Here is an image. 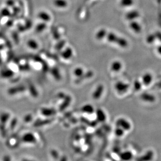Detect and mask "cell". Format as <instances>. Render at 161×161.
<instances>
[{
    "mask_svg": "<svg viewBox=\"0 0 161 161\" xmlns=\"http://www.w3.org/2000/svg\"><path fill=\"white\" fill-rule=\"evenodd\" d=\"M21 141L25 144H34L37 142V138L34 133H27L22 136Z\"/></svg>",
    "mask_w": 161,
    "mask_h": 161,
    "instance_id": "1",
    "label": "cell"
},
{
    "mask_svg": "<svg viewBox=\"0 0 161 161\" xmlns=\"http://www.w3.org/2000/svg\"><path fill=\"white\" fill-rule=\"evenodd\" d=\"M117 126L123 128L125 131H129L131 128V125L128 120L124 118H119L116 122Z\"/></svg>",
    "mask_w": 161,
    "mask_h": 161,
    "instance_id": "2",
    "label": "cell"
},
{
    "mask_svg": "<svg viewBox=\"0 0 161 161\" xmlns=\"http://www.w3.org/2000/svg\"><path fill=\"white\" fill-rule=\"evenodd\" d=\"M129 88V85L123 82H118L115 85L116 91L119 94L126 93Z\"/></svg>",
    "mask_w": 161,
    "mask_h": 161,
    "instance_id": "3",
    "label": "cell"
},
{
    "mask_svg": "<svg viewBox=\"0 0 161 161\" xmlns=\"http://www.w3.org/2000/svg\"><path fill=\"white\" fill-rule=\"evenodd\" d=\"M104 87L103 85L100 84L97 86L94 93H93L92 97L94 100H99L103 93Z\"/></svg>",
    "mask_w": 161,
    "mask_h": 161,
    "instance_id": "4",
    "label": "cell"
},
{
    "mask_svg": "<svg viewBox=\"0 0 161 161\" xmlns=\"http://www.w3.org/2000/svg\"><path fill=\"white\" fill-rule=\"evenodd\" d=\"M56 110L52 108L43 107L41 109V113L43 116L46 117L53 116L56 114Z\"/></svg>",
    "mask_w": 161,
    "mask_h": 161,
    "instance_id": "5",
    "label": "cell"
},
{
    "mask_svg": "<svg viewBox=\"0 0 161 161\" xmlns=\"http://www.w3.org/2000/svg\"><path fill=\"white\" fill-rule=\"evenodd\" d=\"M153 76L150 73L144 74L142 76V83L144 86H149L150 85L151 82H152Z\"/></svg>",
    "mask_w": 161,
    "mask_h": 161,
    "instance_id": "6",
    "label": "cell"
},
{
    "mask_svg": "<svg viewBox=\"0 0 161 161\" xmlns=\"http://www.w3.org/2000/svg\"><path fill=\"white\" fill-rule=\"evenodd\" d=\"M141 99L146 102H154L155 101V98L153 95L148 93H143L140 96Z\"/></svg>",
    "mask_w": 161,
    "mask_h": 161,
    "instance_id": "7",
    "label": "cell"
},
{
    "mask_svg": "<svg viewBox=\"0 0 161 161\" xmlns=\"http://www.w3.org/2000/svg\"><path fill=\"white\" fill-rule=\"evenodd\" d=\"M97 119L99 122H104L106 119V115L103 110L99 109L96 111Z\"/></svg>",
    "mask_w": 161,
    "mask_h": 161,
    "instance_id": "8",
    "label": "cell"
},
{
    "mask_svg": "<svg viewBox=\"0 0 161 161\" xmlns=\"http://www.w3.org/2000/svg\"><path fill=\"white\" fill-rule=\"evenodd\" d=\"M93 76V72L92 71H88L85 73L83 74L81 77L77 78V79L76 80V84L80 83L83 81H84V80L90 78L92 77Z\"/></svg>",
    "mask_w": 161,
    "mask_h": 161,
    "instance_id": "9",
    "label": "cell"
},
{
    "mask_svg": "<svg viewBox=\"0 0 161 161\" xmlns=\"http://www.w3.org/2000/svg\"><path fill=\"white\" fill-rule=\"evenodd\" d=\"M63 100H64L63 102L61 104V105H60V110L61 111L65 110L70 104L71 101H72V98H71V96H70L69 95H66Z\"/></svg>",
    "mask_w": 161,
    "mask_h": 161,
    "instance_id": "10",
    "label": "cell"
},
{
    "mask_svg": "<svg viewBox=\"0 0 161 161\" xmlns=\"http://www.w3.org/2000/svg\"><path fill=\"white\" fill-rule=\"evenodd\" d=\"M122 67H123V65L118 60L113 62L110 66L111 70L114 72L119 71L121 70V69L122 68Z\"/></svg>",
    "mask_w": 161,
    "mask_h": 161,
    "instance_id": "11",
    "label": "cell"
},
{
    "mask_svg": "<svg viewBox=\"0 0 161 161\" xmlns=\"http://www.w3.org/2000/svg\"><path fill=\"white\" fill-rule=\"evenodd\" d=\"M81 111L86 114H92L95 112V109L92 105L87 104L82 106L81 108Z\"/></svg>",
    "mask_w": 161,
    "mask_h": 161,
    "instance_id": "12",
    "label": "cell"
},
{
    "mask_svg": "<svg viewBox=\"0 0 161 161\" xmlns=\"http://www.w3.org/2000/svg\"><path fill=\"white\" fill-rule=\"evenodd\" d=\"M25 90V88L24 86H19L17 87L12 88L11 89H9V93L10 95H15L17 93H22Z\"/></svg>",
    "mask_w": 161,
    "mask_h": 161,
    "instance_id": "13",
    "label": "cell"
},
{
    "mask_svg": "<svg viewBox=\"0 0 161 161\" xmlns=\"http://www.w3.org/2000/svg\"><path fill=\"white\" fill-rule=\"evenodd\" d=\"M61 56L65 60H69L73 56V51L70 48H67V49L63 52Z\"/></svg>",
    "mask_w": 161,
    "mask_h": 161,
    "instance_id": "14",
    "label": "cell"
},
{
    "mask_svg": "<svg viewBox=\"0 0 161 161\" xmlns=\"http://www.w3.org/2000/svg\"><path fill=\"white\" fill-rule=\"evenodd\" d=\"M120 157L121 160L124 161H128V160H131L132 158L133 154L130 151H125L121 153L120 154Z\"/></svg>",
    "mask_w": 161,
    "mask_h": 161,
    "instance_id": "15",
    "label": "cell"
},
{
    "mask_svg": "<svg viewBox=\"0 0 161 161\" xmlns=\"http://www.w3.org/2000/svg\"><path fill=\"white\" fill-rule=\"evenodd\" d=\"M153 152L152 151H148L145 154L143 155L142 157H141L140 159H139V160L142 161H149L151 160L153 157Z\"/></svg>",
    "mask_w": 161,
    "mask_h": 161,
    "instance_id": "16",
    "label": "cell"
},
{
    "mask_svg": "<svg viewBox=\"0 0 161 161\" xmlns=\"http://www.w3.org/2000/svg\"><path fill=\"white\" fill-rule=\"evenodd\" d=\"M73 73L74 75L76 77H79L84 73V71L83 69L82 68V67H76V68L73 71Z\"/></svg>",
    "mask_w": 161,
    "mask_h": 161,
    "instance_id": "17",
    "label": "cell"
},
{
    "mask_svg": "<svg viewBox=\"0 0 161 161\" xmlns=\"http://www.w3.org/2000/svg\"><path fill=\"white\" fill-rule=\"evenodd\" d=\"M130 27H131V28L137 33H139L141 30V26L136 22L131 23V24H130Z\"/></svg>",
    "mask_w": 161,
    "mask_h": 161,
    "instance_id": "18",
    "label": "cell"
},
{
    "mask_svg": "<svg viewBox=\"0 0 161 161\" xmlns=\"http://www.w3.org/2000/svg\"><path fill=\"white\" fill-rule=\"evenodd\" d=\"M115 133L118 137H121L124 135L125 130L121 127L117 126L116 129L115 130Z\"/></svg>",
    "mask_w": 161,
    "mask_h": 161,
    "instance_id": "19",
    "label": "cell"
},
{
    "mask_svg": "<svg viewBox=\"0 0 161 161\" xmlns=\"http://www.w3.org/2000/svg\"><path fill=\"white\" fill-rule=\"evenodd\" d=\"M142 82L137 80L133 83V88L135 91H139L142 88Z\"/></svg>",
    "mask_w": 161,
    "mask_h": 161,
    "instance_id": "20",
    "label": "cell"
},
{
    "mask_svg": "<svg viewBox=\"0 0 161 161\" xmlns=\"http://www.w3.org/2000/svg\"><path fill=\"white\" fill-rule=\"evenodd\" d=\"M118 37H117L115 34L110 33L108 35L107 39L108 41L112 43H116Z\"/></svg>",
    "mask_w": 161,
    "mask_h": 161,
    "instance_id": "21",
    "label": "cell"
},
{
    "mask_svg": "<svg viewBox=\"0 0 161 161\" xmlns=\"http://www.w3.org/2000/svg\"><path fill=\"white\" fill-rule=\"evenodd\" d=\"M139 16V13L137 12H132L128 13L127 15V18L129 20L135 18Z\"/></svg>",
    "mask_w": 161,
    "mask_h": 161,
    "instance_id": "22",
    "label": "cell"
},
{
    "mask_svg": "<svg viewBox=\"0 0 161 161\" xmlns=\"http://www.w3.org/2000/svg\"><path fill=\"white\" fill-rule=\"evenodd\" d=\"M105 31L103 30V29H102V30L99 31V32L97 34L96 38L98 39H103L105 36Z\"/></svg>",
    "mask_w": 161,
    "mask_h": 161,
    "instance_id": "23",
    "label": "cell"
},
{
    "mask_svg": "<svg viewBox=\"0 0 161 161\" xmlns=\"http://www.w3.org/2000/svg\"><path fill=\"white\" fill-rule=\"evenodd\" d=\"M28 45L30 48H32V49H36L38 47V44L36 42V41H32V40L28 42Z\"/></svg>",
    "mask_w": 161,
    "mask_h": 161,
    "instance_id": "24",
    "label": "cell"
},
{
    "mask_svg": "<svg viewBox=\"0 0 161 161\" xmlns=\"http://www.w3.org/2000/svg\"><path fill=\"white\" fill-rule=\"evenodd\" d=\"M133 4L132 0H121V4L124 7L130 6Z\"/></svg>",
    "mask_w": 161,
    "mask_h": 161,
    "instance_id": "25",
    "label": "cell"
},
{
    "mask_svg": "<svg viewBox=\"0 0 161 161\" xmlns=\"http://www.w3.org/2000/svg\"><path fill=\"white\" fill-rule=\"evenodd\" d=\"M56 4L58 7H63L66 6L67 3L65 1L63 0H57L56 1Z\"/></svg>",
    "mask_w": 161,
    "mask_h": 161,
    "instance_id": "26",
    "label": "cell"
},
{
    "mask_svg": "<svg viewBox=\"0 0 161 161\" xmlns=\"http://www.w3.org/2000/svg\"><path fill=\"white\" fill-rule=\"evenodd\" d=\"M40 17L46 21H48L50 20L49 16L45 13H41L40 14Z\"/></svg>",
    "mask_w": 161,
    "mask_h": 161,
    "instance_id": "27",
    "label": "cell"
},
{
    "mask_svg": "<svg viewBox=\"0 0 161 161\" xmlns=\"http://www.w3.org/2000/svg\"><path fill=\"white\" fill-rule=\"evenodd\" d=\"M53 75L54 76V77L56 79H60V74H59V71H58L57 69H53Z\"/></svg>",
    "mask_w": 161,
    "mask_h": 161,
    "instance_id": "28",
    "label": "cell"
},
{
    "mask_svg": "<svg viewBox=\"0 0 161 161\" xmlns=\"http://www.w3.org/2000/svg\"><path fill=\"white\" fill-rule=\"evenodd\" d=\"M156 37L155 35H151L149 36V37L147 38L146 41L148 43H153L154 41L155 38Z\"/></svg>",
    "mask_w": 161,
    "mask_h": 161,
    "instance_id": "29",
    "label": "cell"
},
{
    "mask_svg": "<svg viewBox=\"0 0 161 161\" xmlns=\"http://www.w3.org/2000/svg\"><path fill=\"white\" fill-rule=\"evenodd\" d=\"M32 116L31 115H27L25 117V121L26 122H30V120H32Z\"/></svg>",
    "mask_w": 161,
    "mask_h": 161,
    "instance_id": "30",
    "label": "cell"
},
{
    "mask_svg": "<svg viewBox=\"0 0 161 161\" xmlns=\"http://www.w3.org/2000/svg\"><path fill=\"white\" fill-rule=\"evenodd\" d=\"M66 95H65V93H60L58 95V97L60 98H63V99H64V98L65 97Z\"/></svg>",
    "mask_w": 161,
    "mask_h": 161,
    "instance_id": "31",
    "label": "cell"
},
{
    "mask_svg": "<svg viewBox=\"0 0 161 161\" xmlns=\"http://www.w3.org/2000/svg\"><path fill=\"white\" fill-rule=\"evenodd\" d=\"M155 36L157 37V38L160 40V41H161V32H157L156 34H155Z\"/></svg>",
    "mask_w": 161,
    "mask_h": 161,
    "instance_id": "32",
    "label": "cell"
},
{
    "mask_svg": "<svg viewBox=\"0 0 161 161\" xmlns=\"http://www.w3.org/2000/svg\"><path fill=\"white\" fill-rule=\"evenodd\" d=\"M157 51L159 54L161 55V45H160V46H159L157 47Z\"/></svg>",
    "mask_w": 161,
    "mask_h": 161,
    "instance_id": "33",
    "label": "cell"
}]
</instances>
